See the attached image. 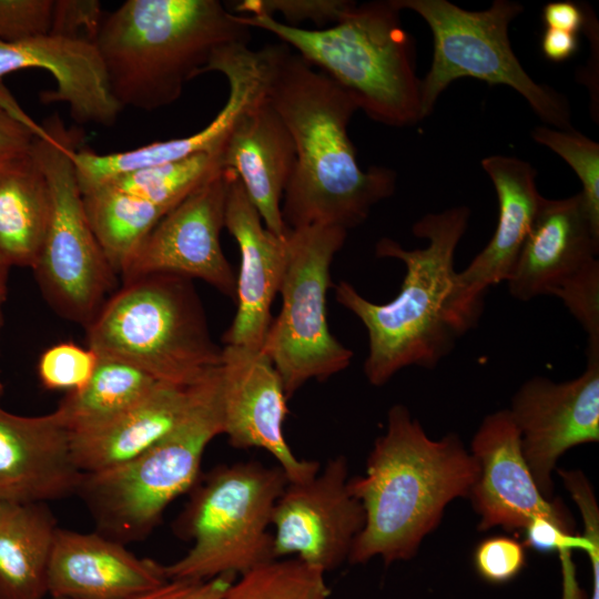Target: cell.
Instances as JSON below:
<instances>
[{"label":"cell","instance_id":"1","mask_svg":"<svg viewBox=\"0 0 599 599\" xmlns=\"http://www.w3.org/2000/svg\"><path fill=\"white\" fill-rule=\"evenodd\" d=\"M271 47L266 98L294 141L296 163L282 201L288 230L311 225L349 230L389 197L395 171L361 169L347 128L358 106L325 73L285 43Z\"/></svg>","mask_w":599,"mask_h":599},{"label":"cell","instance_id":"2","mask_svg":"<svg viewBox=\"0 0 599 599\" xmlns=\"http://www.w3.org/2000/svg\"><path fill=\"white\" fill-rule=\"evenodd\" d=\"M477 474L476 460L457 434L434 440L406 406H392L365 475L348 478L365 524L347 561L359 565L380 557L390 565L413 558L446 506L468 497Z\"/></svg>","mask_w":599,"mask_h":599},{"label":"cell","instance_id":"3","mask_svg":"<svg viewBox=\"0 0 599 599\" xmlns=\"http://www.w3.org/2000/svg\"><path fill=\"white\" fill-rule=\"evenodd\" d=\"M469 217L467 206L424 215L413 226L415 236L427 241L423 248L406 250L392 238L379 240L376 256L399 260L406 268L399 293L390 302H370L346 281L334 285L336 301L367 329L364 373L372 385L386 384L407 366L433 369L461 336L450 297L455 252Z\"/></svg>","mask_w":599,"mask_h":599},{"label":"cell","instance_id":"4","mask_svg":"<svg viewBox=\"0 0 599 599\" xmlns=\"http://www.w3.org/2000/svg\"><path fill=\"white\" fill-rule=\"evenodd\" d=\"M250 30L217 0H126L94 43L119 104L154 111L177 101L215 50L248 44Z\"/></svg>","mask_w":599,"mask_h":599},{"label":"cell","instance_id":"5","mask_svg":"<svg viewBox=\"0 0 599 599\" xmlns=\"http://www.w3.org/2000/svg\"><path fill=\"white\" fill-rule=\"evenodd\" d=\"M392 2H356L333 26L304 29L266 14L237 16L267 31L342 87L367 116L390 126L423 120L413 37Z\"/></svg>","mask_w":599,"mask_h":599},{"label":"cell","instance_id":"6","mask_svg":"<svg viewBox=\"0 0 599 599\" xmlns=\"http://www.w3.org/2000/svg\"><path fill=\"white\" fill-rule=\"evenodd\" d=\"M222 434L220 365L191 386L184 413L158 443L120 466L82 473L75 494L98 532L122 544L145 538L167 506L196 485L205 448Z\"/></svg>","mask_w":599,"mask_h":599},{"label":"cell","instance_id":"7","mask_svg":"<svg viewBox=\"0 0 599 599\" xmlns=\"http://www.w3.org/2000/svg\"><path fill=\"white\" fill-rule=\"evenodd\" d=\"M88 347L161 383L189 387L222 363L190 278L149 274L106 298L85 326Z\"/></svg>","mask_w":599,"mask_h":599},{"label":"cell","instance_id":"8","mask_svg":"<svg viewBox=\"0 0 599 599\" xmlns=\"http://www.w3.org/2000/svg\"><path fill=\"white\" fill-rule=\"evenodd\" d=\"M287 483L280 466L257 461L221 465L199 479L176 524L193 545L164 566L166 579L240 576L274 560L272 512Z\"/></svg>","mask_w":599,"mask_h":599},{"label":"cell","instance_id":"9","mask_svg":"<svg viewBox=\"0 0 599 599\" xmlns=\"http://www.w3.org/2000/svg\"><path fill=\"white\" fill-rule=\"evenodd\" d=\"M80 138L53 114L40 125L30 148L51 195L47 233L32 270L51 307L85 327L113 290L115 272L84 212L72 160Z\"/></svg>","mask_w":599,"mask_h":599},{"label":"cell","instance_id":"10","mask_svg":"<svg viewBox=\"0 0 599 599\" xmlns=\"http://www.w3.org/2000/svg\"><path fill=\"white\" fill-rule=\"evenodd\" d=\"M398 10H412L428 24L433 61L422 79V116L429 115L444 90L459 78L507 85L529 103L547 124L572 130L567 98L525 71L510 45L508 30L522 11L521 3L495 0L481 11H468L447 0H392Z\"/></svg>","mask_w":599,"mask_h":599},{"label":"cell","instance_id":"11","mask_svg":"<svg viewBox=\"0 0 599 599\" xmlns=\"http://www.w3.org/2000/svg\"><path fill=\"white\" fill-rule=\"evenodd\" d=\"M346 236V230L328 225L298 227L286 235L282 307L261 351L280 374L287 399L306 382L326 380L352 361L353 352L329 331L326 308L331 264Z\"/></svg>","mask_w":599,"mask_h":599},{"label":"cell","instance_id":"12","mask_svg":"<svg viewBox=\"0 0 599 599\" xmlns=\"http://www.w3.org/2000/svg\"><path fill=\"white\" fill-rule=\"evenodd\" d=\"M599 224L581 192L542 197L531 230L507 280L511 296L559 297L578 321L588 344H599Z\"/></svg>","mask_w":599,"mask_h":599},{"label":"cell","instance_id":"13","mask_svg":"<svg viewBox=\"0 0 599 599\" xmlns=\"http://www.w3.org/2000/svg\"><path fill=\"white\" fill-rule=\"evenodd\" d=\"M270 69V45L254 51L245 43H234L215 50L203 73L216 71L227 80L229 97L217 115L205 128L189 136L153 142L124 152L99 154L88 149H77L72 160L81 193L143 167L200 153L221 154L229 133L241 115L266 97Z\"/></svg>","mask_w":599,"mask_h":599},{"label":"cell","instance_id":"14","mask_svg":"<svg viewBox=\"0 0 599 599\" xmlns=\"http://www.w3.org/2000/svg\"><path fill=\"white\" fill-rule=\"evenodd\" d=\"M232 170L221 169L166 213L128 262V282L166 273L200 278L236 301V276L221 246Z\"/></svg>","mask_w":599,"mask_h":599},{"label":"cell","instance_id":"15","mask_svg":"<svg viewBox=\"0 0 599 599\" xmlns=\"http://www.w3.org/2000/svg\"><path fill=\"white\" fill-rule=\"evenodd\" d=\"M586 356L578 377L561 383L532 377L518 388L508 408L524 460L548 499L558 459L572 447L599 440V349L586 348Z\"/></svg>","mask_w":599,"mask_h":599},{"label":"cell","instance_id":"16","mask_svg":"<svg viewBox=\"0 0 599 599\" xmlns=\"http://www.w3.org/2000/svg\"><path fill=\"white\" fill-rule=\"evenodd\" d=\"M365 524L362 504L348 489L344 456L303 483H287L271 519L275 559L293 556L325 572L347 560Z\"/></svg>","mask_w":599,"mask_h":599},{"label":"cell","instance_id":"17","mask_svg":"<svg viewBox=\"0 0 599 599\" xmlns=\"http://www.w3.org/2000/svg\"><path fill=\"white\" fill-rule=\"evenodd\" d=\"M223 434L235 448H261L277 461L288 483H303L321 469L297 458L284 435L287 397L280 374L261 351L238 345L222 348Z\"/></svg>","mask_w":599,"mask_h":599},{"label":"cell","instance_id":"18","mask_svg":"<svg viewBox=\"0 0 599 599\" xmlns=\"http://www.w3.org/2000/svg\"><path fill=\"white\" fill-rule=\"evenodd\" d=\"M470 454L478 474L468 497L479 516V530L500 527L507 531H525L539 521L575 529L572 516L564 502L546 498L534 481L508 409L484 418L474 435Z\"/></svg>","mask_w":599,"mask_h":599},{"label":"cell","instance_id":"19","mask_svg":"<svg viewBox=\"0 0 599 599\" xmlns=\"http://www.w3.org/2000/svg\"><path fill=\"white\" fill-rule=\"evenodd\" d=\"M481 166L494 184L499 213L488 244L454 278L450 302L461 335L477 325L487 290L509 278L542 199L537 171L529 162L490 155L483 159Z\"/></svg>","mask_w":599,"mask_h":599},{"label":"cell","instance_id":"20","mask_svg":"<svg viewBox=\"0 0 599 599\" xmlns=\"http://www.w3.org/2000/svg\"><path fill=\"white\" fill-rule=\"evenodd\" d=\"M22 69H43L55 89L39 93L44 104L64 103L79 124L111 126L123 108L115 100L102 57L93 40L41 34L0 41V80Z\"/></svg>","mask_w":599,"mask_h":599},{"label":"cell","instance_id":"21","mask_svg":"<svg viewBox=\"0 0 599 599\" xmlns=\"http://www.w3.org/2000/svg\"><path fill=\"white\" fill-rule=\"evenodd\" d=\"M225 227L238 245L241 266L236 277L237 308L223 342L261 349L287 262V234L277 236L266 229L234 172L227 190Z\"/></svg>","mask_w":599,"mask_h":599},{"label":"cell","instance_id":"22","mask_svg":"<svg viewBox=\"0 0 599 599\" xmlns=\"http://www.w3.org/2000/svg\"><path fill=\"white\" fill-rule=\"evenodd\" d=\"M81 475L58 408L41 416L0 408V501L61 499L77 493Z\"/></svg>","mask_w":599,"mask_h":599},{"label":"cell","instance_id":"23","mask_svg":"<svg viewBox=\"0 0 599 599\" xmlns=\"http://www.w3.org/2000/svg\"><path fill=\"white\" fill-rule=\"evenodd\" d=\"M167 581L164 565L100 532L57 529L48 568L53 599H131Z\"/></svg>","mask_w":599,"mask_h":599},{"label":"cell","instance_id":"24","mask_svg":"<svg viewBox=\"0 0 599 599\" xmlns=\"http://www.w3.org/2000/svg\"><path fill=\"white\" fill-rule=\"evenodd\" d=\"M222 166L232 170L267 230L285 236L282 201L296 163L294 141L264 97L244 112L221 152Z\"/></svg>","mask_w":599,"mask_h":599},{"label":"cell","instance_id":"25","mask_svg":"<svg viewBox=\"0 0 599 599\" xmlns=\"http://www.w3.org/2000/svg\"><path fill=\"white\" fill-rule=\"evenodd\" d=\"M191 386L159 382L124 412L92 426L70 432L73 460L81 473L113 468L138 457L179 422Z\"/></svg>","mask_w":599,"mask_h":599},{"label":"cell","instance_id":"26","mask_svg":"<svg viewBox=\"0 0 599 599\" xmlns=\"http://www.w3.org/2000/svg\"><path fill=\"white\" fill-rule=\"evenodd\" d=\"M58 526L47 502L0 501V599H44Z\"/></svg>","mask_w":599,"mask_h":599},{"label":"cell","instance_id":"27","mask_svg":"<svg viewBox=\"0 0 599 599\" xmlns=\"http://www.w3.org/2000/svg\"><path fill=\"white\" fill-rule=\"evenodd\" d=\"M51 195L30 151L0 161V252L9 266L33 267L47 233Z\"/></svg>","mask_w":599,"mask_h":599},{"label":"cell","instance_id":"28","mask_svg":"<svg viewBox=\"0 0 599 599\" xmlns=\"http://www.w3.org/2000/svg\"><path fill=\"white\" fill-rule=\"evenodd\" d=\"M82 202L91 230L115 274H121L166 214L161 207L108 183L83 192Z\"/></svg>","mask_w":599,"mask_h":599},{"label":"cell","instance_id":"29","mask_svg":"<svg viewBox=\"0 0 599 599\" xmlns=\"http://www.w3.org/2000/svg\"><path fill=\"white\" fill-rule=\"evenodd\" d=\"M159 382L140 368L101 357L89 383L57 407L69 430L102 423L141 400Z\"/></svg>","mask_w":599,"mask_h":599},{"label":"cell","instance_id":"30","mask_svg":"<svg viewBox=\"0 0 599 599\" xmlns=\"http://www.w3.org/2000/svg\"><path fill=\"white\" fill-rule=\"evenodd\" d=\"M221 169V154L200 153L124 173L106 183L169 213Z\"/></svg>","mask_w":599,"mask_h":599},{"label":"cell","instance_id":"31","mask_svg":"<svg viewBox=\"0 0 599 599\" xmlns=\"http://www.w3.org/2000/svg\"><path fill=\"white\" fill-rule=\"evenodd\" d=\"M329 593L324 570L282 558L240 575L221 599H328Z\"/></svg>","mask_w":599,"mask_h":599},{"label":"cell","instance_id":"32","mask_svg":"<svg viewBox=\"0 0 599 599\" xmlns=\"http://www.w3.org/2000/svg\"><path fill=\"white\" fill-rule=\"evenodd\" d=\"M531 138L562 158L582 184L581 194L593 221L599 224V144L580 132L539 125Z\"/></svg>","mask_w":599,"mask_h":599},{"label":"cell","instance_id":"33","mask_svg":"<svg viewBox=\"0 0 599 599\" xmlns=\"http://www.w3.org/2000/svg\"><path fill=\"white\" fill-rule=\"evenodd\" d=\"M99 355L90 347L63 342L47 348L38 363L42 386L50 390L78 392L91 379Z\"/></svg>","mask_w":599,"mask_h":599},{"label":"cell","instance_id":"34","mask_svg":"<svg viewBox=\"0 0 599 599\" xmlns=\"http://www.w3.org/2000/svg\"><path fill=\"white\" fill-rule=\"evenodd\" d=\"M354 3L346 0H244L236 2L234 11L271 17L278 12L284 17L283 23L291 27L305 20L324 27L335 24Z\"/></svg>","mask_w":599,"mask_h":599},{"label":"cell","instance_id":"35","mask_svg":"<svg viewBox=\"0 0 599 599\" xmlns=\"http://www.w3.org/2000/svg\"><path fill=\"white\" fill-rule=\"evenodd\" d=\"M557 474L579 508L582 535L588 540L583 550L591 565V592L588 599H599V507L592 486L581 470L558 469Z\"/></svg>","mask_w":599,"mask_h":599},{"label":"cell","instance_id":"36","mask_svg":"<svg viewBox=\"0 0 599 599\" xmlns=\"http://www.w3.org/2000/svg\"><path fill=\"white\" fill-rule=\"evenodd\" d=\"M526 565V546L508 536H493L474 551V566L480 578L500 585L516 578Z\"/></svg>","mask_w":599,"mask_h":599},{"label":"cell","instance_id":"37","mask_svg":"<svg viewBox=\"0 0 599 599\" xmlns=\"http://www.w3.org/2000/svg\"><path fill=\"white\" fill-rule=\"evenodd\" d=\"M54 0H0V41L12 42L51 31Z\"/></svg>","mask_w":599,"mask_h":599},{"label":"cell","instance_id":"38","mask_svg":"<svg viewBox=\"0 0 599 599\" xmlns=\"http://www.w3.org/2000/svg\"><path fill=\"white\" fill-rule=\"evenodd\" d=\"M39 129L0 84V161L29 152Z\"/></svg>","mask_w":599,"mask_h":599},{"label":"cell","instance_id":"39","mask_svg":"<svg viewBox=\"0 0 599 599\" xmlns=\"http://www.w3.org/2000/svg\"><path fill=\"white\" fill-rule=\"evenodd\" d=\"M103 17L98 0H54L50 33L94 41Z\"/></svg>","mask_w":599,"mask_h":599},{"label":"cell","instance_id":"40","mask_svg":"<svg viewBox=\"0 0 599 599\" xmlns=\"http://www.w3.org/2000/svg\"><path fill=\"white\" fill-rule=\"evenodd\" d=\"M235 579L234 575H222L204 581L167 580L131 599H221Z\"/></svg>","mask_w":599,"mask_h":599},{"label":"cell","instance_id":"41","mask_svg":"<svg viewBox=\"0 0 599 599\" xmlns=\"http://www.w3.org/2000/svg\"><path fill=\"white\" fill-rule=\"evenodd\" d=\"M547 28L577 34L585 26L586 12L570 1L549 2L542 8Z\"/></svg>","mask_w":599,"mask_h":599},{"label":"cell","instance_id":"42","mask_svg":"<svg viewBox=\"0 0 599 599\" xmlns=\"http://www.w3.org/2000/svg\"><path fill=\"white\" fill-rule=\"evenodd\" d=\"M577 34L547 28L541 38L544 55L554 62L570 59L578 50Z\"/></svg>","mask_w":599,"mask_h":599},{"label":"cell","instance_id":"43","mask_svg":"<svg viewBox=\"0 0 599 599\" xmlns=\"http://www.w3.org/2000/svg\"><path fill=\"white\" fill-rule=\"evenodd\" d=\"M9 265L4 261L1 252H0V294L6 295L7 292V278H8V271Z\"/></svg>","mask_w":599,"mask_h":599},{"label":"cell","instance_id":"44","mask_svg":"<svg viewBox=\"0 0 599 599\" xmlns=\"http://www.w3.org/2000/svg\"><path fill=\"white\" fill-rule=\"evenodd\" d=\"M4 298H6V295H1V294H0V326H1V322H2L1 306H2V303H3ZM2 393H3V385H2V383L0 382V398H1V396H2Z\"/></svg>","mask_w":599,"mask_h":599}]
</instances>
